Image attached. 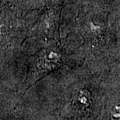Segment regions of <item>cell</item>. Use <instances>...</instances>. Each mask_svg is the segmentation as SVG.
<instances>
[{
	"instance_id": "cell-1",
	"label": "cell",
	"mask_w": 120,
	"mask_h": 120,
	"mask_svg": "<svg viewBox=\"0 0 120 120\" xmlns=\"http://www.w3.org/2000/svg\"><path fill=\"white\" fill-rule=\"evenodd\" d=\"M62 62V56L54 49H47L39 55L34 64L33 80L41 77L43 75L57 68Z\"/></svg>"
},
{
	"instance_id": "cell-2",
	"label": "cell",
	"mask_w": 120,
	"mask_h": 120,
	"mask_svg": "<svg viewBox=\"0 0 120 120\" xmlns=\"http://www.w3.org/2000/svg\"><path fill=\"white\" fill-rule=\"evenodd\" d=\"M119 97L115 98L114 100H109L104 101L101 111L97 120H119Z\"/></svg>"
}]
</instances>
